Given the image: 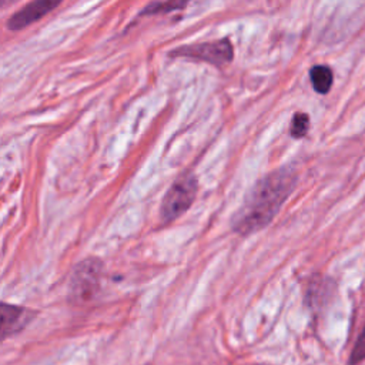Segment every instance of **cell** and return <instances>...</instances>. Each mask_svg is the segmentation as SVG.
Returning <instances> with one entry per match:
<instances>
[{
	"label": "cell",
	"mask_w": 365,
	"mask_h": 365,
	"mask_svg": "<svg viewBox=\"0 0 365 365\" xmlns=\"http://www.w3.org/2000/svg\"><path fill=\"white\" fill-rule=\"evenodd\" d=\"M197 178L194 175H181L165 194L161 204L163 222L174 221L180 217L194 201L197 195Z\"/></svg>",
	"instance_id": "2"
},
{
	"label": "cell",
	"mask_w": 365,
	"mask_h": 365,
	"mask_svg": "<svg viewBox=\"0 0 365 365\" xmlns=\"http://www.w3.org/2000/svg\"><path fill=\"white\" fill-rule=\"evenodd\" d=\"M294 184L295 177L287 170L275 171L262 178L237 211L232 220L234 230L245 235L267 225L292 191Z\"/></svg>",
	"instance_id": "1"
},
{
	"label": "cell",
	"mask_w": 365,
	"mask_h": 365,
	"mask_svg": "<svg viewBox=\"0 0 365 365\" xmlns=\"http://www.w3.org/2000/svg\"><path fill=\"white\" fill-rule=\"evenodd\" d=\"M362 359H365V328L362 329L354 349L351 354V364H356L361 362Z\"/></svg>",
	"instance_id": "10"
},
{
	"label": "cell",
	"mask_w": 365,
	"mask_h": 365,
	"mask_svg": "<svg viewBox=\"0 0 365 365\" xmlns=\"http://www.w3.org/2000/svg\"><path fill=\"white\" fill-rule=\"evenodd\" d=\"M174 56L205 61L214 66H224L232 60V46L228 38L207 41L194 46H184L173 51Z\"/></svg>",
	"instance_id": "3"
},
{
	"label": "cell",
	"mask_w": 365,
	"mask_h": 365,
	"mask_svg": "<svg viewBox=\"0 0 365 365\" xmlns=\"http://www.w3.org/2000/svg\"><path fill=\"white\" fill-rule=\"evenodd\" d=\"M33 318V312L26 308L1 304V336L6 338L26 327V324Z\"/></svg>",
	"instance_id": "6"
},
{
	"label": "cell",
	"mask_w": 365,
	"mask_h": 365,
	"mask_svg": "<svg viewBox=\"0 0 365 365\" xmlns=\"http://www.w3.org/2000/svg\"><path fill=\"white\" fill-rule=\"evenodd\" d=\"M63 0H33L17 10L7 21V27L13 31L21 30L56 9Z\"/></svg>",
	"instance_id": "4"
},
{
	"label": "cell",
	"mask_w": 365,
	"mask_h": 365,
	"mask_svg": "<svg viewBox=\"0 0 365 365\" xmlns=\"http://www.w3.org/2000/svg\"><path fill=\"white\" fill-rule=\"evenodd\" d=\"M3 1V4H6V3H9V1H11V0H1Z\"/></svg>",
	"instance_id": "11"
},
{
	"label": "cell",
	"mask_w": 365,
	"mask_h": 365,
	"mask_svg": "<svg viewBox=\"0 0 365 365\" xmlns=\"http://www.w3.org/2000/svg\"><path fill=\"white\" fill-rule=\"evenodd\" d=\"M311 83L315 91L325 94L332 86V71L327 66H314L309 71Z\"/></svg>",
	"instance_id": "7"
},
{
	"label": "cell",
	"mask_w": 365,
	"mask_h": 365,
	"mask_svg": "<svg viewBox=\"0 0 365 365\" xmlns=\"http://www.w3.org/2000/svg\"><path fill=\"white\" fill-rule=\"evenodd\" d=\"M98 262L94 259H88L86 262H83L76 275H74V281H73V291L80 297H90L97 285V278H98Z\"/></svg>",
	"instance_id": "5"
},
{
	"label": "cell",
	"mask_w": 365,
	"mask_h": 365,
	"mask_svg": "<svg viewBox=\"0 0 365 365\" xmlns=\"http://www.w3.org/2000/svg\"><path fill=\"white\" fill-rule=\"evenodd\" d=\"M309 127V117L305 113H297L291 123V134L295 138L304 137Z\"/></svg>",
	"instance_id": "9"
},
{
	"label": "cell",
	"mask_w": 365,
	"mask_h": 365,
	"mask_svg": "<svg viewBox=\"0 0 365 365\" xmlns=\"http://www.w3.org/2000/svg\"><path fill=\"white\" fill-rule=\"evenodd\" d=\"M188 0H168L165 3H153L151 6L145 7L143 14H153V13H165L170 10H175V9H181L185 6Z\"/></svg>",
	"instance_id": "8"
}]
</instances>
